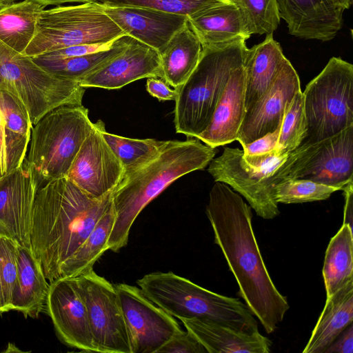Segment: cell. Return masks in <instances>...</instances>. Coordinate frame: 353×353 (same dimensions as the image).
Masks as SVG:
<instances>
[{"instance_id":"43","label":"cell","mask_w":353,"mask_h":353,"mask_svg":"<svg viewBox=\"0 0 353 353\" xmlns=\"http://www.w3.org/2000/svg\"><path fill=\"white\" fill-rule=\"evenodd\" d=\"M353 325H349L327 347L324 353H352Z\"/></svg>"},{"instance_id":"13","label":"cell","mask_w":353,"mask_h":353,"mask_svg":"<svg viewBox=\"0 0 353 353\" xmlns=\"http://www.w3.org/2000/svg\"><path fill=\"white\" fill-rule=\"evenodd\" d=\"M129 331L132 353H157L181 330L174 317L152 303L139 288L114 285Z\"/></svg>"},{"instance_id":"45","label":"cell","mask_w":353,"mask_h":353,"mask_svg":"<svg viewBox=\"0 0 353 353\" xmlns=\"http://www.w3.org/2000/svg\"><path fill=\"white\" fill-rule=\"evenodd\" d=\"M0 165L1 176L6 172V148L5 135V120L0 108Z\"/></svg>"},{"instance_id":"21","label":"cell","mask_w":353,"mask_h":353,"mask_svg":"<svg viewBox=\"0 0 353 353\" xmlns=\"http://www.w3.org/2000/svg\"><path fill=\"white\" fill-rule=\"evenodd\" d=\"M202 48L230 44L250 37L242 14L230 0H217L188 16Z\"/></svg>"},{"instance_id":"42","label":"cell","mask_w":353,"mask_h":353,"mask_svg":"<svg viewBox=\"0 0 353 353\" xmlns=\"http://www.w3.org/2000/svg\"><path fill=\"white\" fill-rule=\"evenodd\" d=\"M146 89L150 95L159 101H175L178 94V89L170 88L164 80L157 77L148 78Z\"/></svg>"},{"instance_id":"51","label":"cell","mask_w":353,"mask_h":353,"mask_svg":"<svg viewBox=\"0 0 353 353\" xmlns=\"http://www.w3.org/2000/svg\"><path fill=\"white\" fill-rule=\"evenodd\" d=\"M1 176V165H0V177Z\"/></svg>"},{"instance_id":"36","label":"cell","mask_w":353,"mask_h":353,"mask_svg":"<svg viewBox=\"0 0 353 353\" xmlns=\"http://www.w3.org/2000/svg\"><path fill=\"white\" fill-rule=\"evenodd\" d=\"M339 190L334 187L305 179H284L274 188L273 196L279 203H301L327 199Z\"/></svg>"},{"instance_id":"28","label":"cell","mask_w":353,"mask_h":353,"mask_svg":"<svg viewBox=\"0 0 353 353\" xmlns=\"http://www.w3.org/2000/svg\"><path fill=\"white\" fill-rule=\"evenodd\" d=\"M46 6L23 0L0 7V41L23 54L33 39L39 14Z\"/></svg>"},{"instance_id":"8","label":"cell","mask_w":353,"mask_h":353,"mask_svg":"<svg viewBox=\"0 0 353 353\" xmlns=\"http://www.w3.org/2000/svg\"><path fill=\"white\" fill-rule=\"evenodd\" d=\"M303 94L307 132L300 145H310L353 125V65L332 57Z\"/></svg>"},{"instance_id":"18","label":"cell","mask_w":353,"mask_h":353,"mask_svg":"<svg viewBox=\"0 0 353 353\" xmlns=\"http://www.w3.org/2000/svg\"><path fill=\"white\" fill-rule=\"evenodd\" d=\"M150 77L163 80L159 52L131 37L122 52L85 76L79 84L85 88L112 90Z\"/></svg>"},{"instance_id":"40","label":"cell","mask_w":353,"mask_h":353,"mask_svg":"<svg viewBox=\"0 0 353 353\" xmlns=\"http://www.w3.org/2000/svg\"><path fill=\"white\" fill-rule=\"evenodd\" d=\"M208 353L204 346L189 331L180 330L172 336L157 353Z\"/></svg>"},{"instance_id":"48","label":"cell","mask_w":353,"mask_h":353,"mask_svg":"<svg viewBox=\"0 0 353 353\" xmlns=\"http://www.w3.org/2000/svg\"><path fill=\"white\" fill-rule=\"evenodd\" d=\"M6 312L0 275V314Z\"/></svg>"},{"instance_id":"38","label":"cell","mask_w":353,"mask_h":353,"mask_svg":"<svg viewBox=\"0 0 353 353\" xmlns=\"http://www.w3.org/2000/svg\"><path fill=\"white\" fill-rule=\"evenodd\" d=\"M0 275L6 312L11 310L14 287L18 275L17 245L0 234Z\"/></svg>"},{"instance_id":"41","label":"cell","mask_w":353,"mask_h":353,"mask_svg":"<svg viewBox=\"0 0 353 353\" xmlns=\"http://www.w3.org/2000/svg\"><path fill=\"white\" fill-rule=\"evenodd\" d=\"M110 43L106 45L72 46L41 54V56L52 59H60L82 56L105 49L109 46Z\"/></svg>"},{"instance_id":"24","label":"cell","mask_w":353,"mask_h":353,"mask_svg":"<svg viewBox=\"0 0 353 353\" xmlns=\"http://www.w3.org/2000/svg\"><path fill=\"white\" fill-rule=\"evenodd\" d=\"M285 59L272 34L248 49L243 63L245 111L270 88Z\"/></svg>"},{"instance_id":"10","label":"cell","mask_w":353,"mask_h":353,"mask_svg":"<svg viewBox=\"0 0 353 353\" xmlns=\"http://www.w3.org/2000/svg\"><path fill=\"white\" fill-rule=\"evenodd\" d=\"M276 183L305 179L342 190L353 181V125L310 145H300L277 166Z\"/></svg>"},{"instance_id":"7","label":"cell","mask_w":353,"mask_h":353,"mask_svg":"<svg viewBox=\"0 0 353 353\" xmlns=\"http://www.w3.org/2000/svg\"><path fill=\"white\" fill-rule=\"evenodd\" d=\"M0 90L26 109L33 126L57 108L82 105L85 88L48 72L32 57L18 53L0 41Z\"/></svg>"},{"instance_id":"22","label":"cell","mask_w":353,"mask_h":353,"mask_svg":"<svg viewBox=\"0 0 353 353\" xmlns=\"http://www.w3.org/2000/svg\"><path fill=\"white\" fill-rule=\"evenodd\" d=\"M245 90L243 65L232 72L208 127L196 139L212 148L225 145L237 139L245 112Z\"/></svg>"},{"instance_id":"34","label":"cell","mask_w":353,"mask_h":353,"mask_svg":"<svg viewBox=\"0 0 353 353\" xmlns=\"http://www.w3.org/2000/svg\"><path fill=\"white\" fill-rule=\"evenodd\" d=\"M306 132L307 122L301 90L294 94L285 110L276 148V156L288 154L299 148Z\"/></svg>"},{"instance_id":"37","label":"cell","mask_w":353,"mask_h":353,"mask_svg":"<svg viewBox=\"0 0 353 353\" xmlns=\"http://www.w3.org/2000/svg\"><path fill=\"white\" fill-rule=\"evenodd\" d=\"M217 0H93L104 6L138 7L184 16L196 12Z\"/></svg>"},{"instance_id":"32","label":"cell","mask_w":353,"mask_h":353,"mask_svg":"<svg viewBox=\"0 0 353 353\" xmlns=\"http://www.w3.org/2000/svg\"><path fill=\"white\" fill-rule=\"evenodd\" d=\"M115 218L112 203L99 219L85 240L63 264L59 278L75 277L92 268L108 250V240Z\"/></svg>"},{"instance_id":"16","label":"cell","mask_w":353,"mask_h":353,"mask_svg":"<svg viewBox=\"0 0 353 353\" xmlns=\"http://www.w3.org/2000/svg\"><path fill=\"white\" fill-rule=\"evenodd\" d=\"M46 309L63 343L96 352L86 307L75 277H61L50 282Z\"/></svg>"},{"instance_id":"17","label":"cell","mask_w":353,"mask_h":353,"mask_svg":"<svg viewBox=\"0 0 353 353\" xmlns=\"http://www.w3.org/2000/svg\"><path fill=\"white\" fill-rule=\"evenodd\" d=\"M299 90V75L285 57L270 88L245 111L236 140L243 146L279 128L287 106Z\"/></svg>"},{"instance_id":"3","label":"cell","mask_w":353,"mask_h":353,"mask_svg":"<svg viewBox=\"0 0 353 353\" xmlns=\"http://www.w3.org/2000/svg\"><path fill=\"white\" fill-rule=\"evenodd\" d=\"M216 151L196 138L165 141L154 159L125 175L112 192L115 218L108 250L117 252L125 247L132 225L143 209L181 176L205 168Z\"/></svg>"},{"instance_id":"2","label":"cell","mask_w":353,"mask_h":353,"mask_svg":"<svg viewBox=\"0 0 353 353\" xmlns=\"http://www.w3.org/2000/svg\"><path fill=\"white\" fill-rule=\"evenodd\" d=\"M112 192L100 199L92 197L66 176L39 188L33 207L30 245L48 281L59 278L63 264L112 203Z\"/></svg>"},{"instance_id":"11","label":"cell","mask_w":353,"mask_h":353,"mask_svg":"<svg viewBox=\"0 0 353 353\" xmlns=\"http://www.w3.org/2000/svg\"><path fill=\"white\" fill-rule=\"evenodd\" d=\"M75 278L86 307L96 352L132 353L114 285L98 275L93 268Z\"/></svg>"},{"instance_id":"44","label":"cell","mask_w":353,"mask_h":353,"mask_svg":"<svg viewBox=\"0 0 353 353\" xmlns=\"http://www.w3.org/2000/svg\"><path fill=\"white\" fill-rule=\"evenodd\" d=\"M342 190L345 197L343 224L352 228L353 181H350Z\"/></svg>"},{"instance_id":"33","label":"cell","mask_w":353,"mask_h":353,"mask_svg":"<svg viewBox=\"0 0 353 353\" xmlns=\"http://www.w3.org/2000/svg\"><path fill=\"white\" fill-rule=\"evenodd\" d=\"M103 136L124 168V175L144 166L160 152L165 141L154 139H132L111 134L105 130Z\"/></svg>"},{"instance_id":"1","label":"cell","mask_w":353,"mask_h":353,"mask_svg":"<svg viewBox=\"0 0 353 353\" xmlns=\"http://www.w3.org/2000/svg\"><path fill=\"white\" fill-rule=\"evenodd\" d=\"M219 246L239 285V294L268 334L274 332L290 308L274 284L252 228V213L237 193L215 181L205 209Z\"/></svg>"},{"instance_id":"50","label":"cell","mask_w":353,"mask_h":353,"mask_svg":"<svg viewBox=\"0 0 353 353\" xmlns=\"http://www.w3.org/2000/svg\"><path fill=\"white\" fill-rule=\"evenodd\" d=\"M1 0H0V7L2 6Z\"/></svg>"},{"instance_id":"35","label":"cell","mask_w":353,"mask_h":353,"mask_svg":"<svg viewBox=\"0 0 353 353\" xmlns=\"http://www.w3.org/2000/svg\"><path fill=\"white\" fill-rule=\"evenodd\" d=\"M230 1L240 10L250 35H268L277 29L281 18L276 0Z\"/></svg>"},{"instance_id":"14","label":"cell","mask_w":353,"mask_h":353,"mask_svg":"<svg viewBox=\"0 0 353 353\" xmlns=\"http://www.w3.org/2000/svg\"><path fill=\"white\" fill-rule=\"evenodd\" d=\"M104 123L99 120L83 141L66 177L92 197L112 192L123 179L124 168L105 141Z\"/></svg>"},{"instance_id":"15","label":"cell","mask_w":353,"mask_h":353,"mask_svg":"<svg viewBox=\"0 0 353 353\" xmlns=\"http://www.w3.org/2000/svg\"><path fill=\"white\" fill-rule=\"evenodd\" d=\"M39 187L24 161L0 177V234L30 249L33 207Z\"/></svg>"},{"instance_id":"25","label":"cell","mask_w":353,"mask_h":353,"mask_svg":"<svg viewBox=\"0 0 353 353\" xmlns=\"http://www.w3.org/2000/svg\"><path fill=\"white\" fill-rule=\"evenodd\" d=\"M18 275L14 287L11 310L26 318H37L46 307L49 284L30 248L17 245Z\"/></svg>"},{"instance_id":"47","label":"cell","mask_w":353,"mask_h":353,"mask_svg":"<svg viewBox=\"0 0 353 353\" xmlns=\"http://www.w3.org/2000/svg\"><path fill=\"white\" fill-rule=\"evenodd\" d=\"M334 4L341 9L345 10L349 9L352 5L353 0H332Z\"/></svg>"},{"instance_id":"29","label":"cell","mask_w":353,"mask_h":353,"mask_svg":"<svg viewBox=\"0 0 353 353\" xmlns=\"http://www.w3.org/2000/svg\"><path fill=\"white\" fill-rule=\"evenodd\" d=\"M0 108L5 120L7 174L23 164L33 126L26 109L11 95L1 90Z\"/></svg>"},{"instance_id":"12","label":"cell","mask_w":353,"mask_h":353,"mask_svg":"<svg viewBox=\"0 0 353 353\" xmlns=\"http://www.w3.org/2000/svg\"><path fill=\"white\" fill-rule=\"evenodd\" d=\"M287 155L279 157L266 169L256 170L245 163L243 150L225 147L221 156L210 162L208 172L215 181L229 185L241 194L259 216L272 219L280 212L270 175Z\"/></svg>"},{"instance_id":"9","label":"cell","mask_w":353,"mask_h":353,"mask_svg":"<svg viewBox=\"0 0 353 353\" xmlns=\"http://www.w3.org/2000/svg\"><path fill=\"white\" fill-rule=\"evenodd\" d=\"M125 34L94 2L57 6L39 14L25 56L34 57L78 45H106Z\"/></svg>"},{"instance_id":"39","label":"cell","mask_w":353,"mask_h":353,"mask_svg":"<svg viewBox=\"0 0 353 353\" xmlns=\"http://www.w3.org/2000/svg\"><path fill=\"white\" fill-rule=\"evenodd\" d=\"M279 129L242 146L243 157L248 165L256 170L266 169L281 157L276 154Z\"/></svg>"},{"instance_id":"23","label":"cell","mask_w":353,"mask_h":353,"mask_svg":"<svg viewBox=\"0 0 353 353\" xmlns=\"http://www.w3.org/2000/svg\"><path fill=\"white\" fill-rule=\"evenodd\" d=\"M208 353H269L272 341L259 332L247 333L216 323L180 320Z\"/></svg>"},{"instance_id":"26","label":"cell","mask_w":353,"mask_h":353,"mask_svg":"<svg viewBox=\"0 0 353 353\" xmlns=\"http://www.w3.org/2000/svg\"><path fill=\"white\" fill-rule=\"evenodd\" d=\"M353 320V281L326 299L303 353H324Z\"/></svg>"},{"instance_id":"46","label":"cell","mask_w":353,"mask_h":353,"mask_svg":"<svg viewBox=\"0 0 353 353\" xmlns=\"http://www.w3.org/2000/svg\"><path fill=\"white\" fill-rule=\"evenodd\" d=\"M43 5L46 7L48 6H59L65 3H72V2H79V3H88V2H93V0H35Z\"/></svg>"},{"instance_id":"4","label":"cell","mask_w":353,"mask_h":353,"mask_svg":"<svg viewBox=\"0 0 353 353\" xmlns=\"http://www.w3.org/2000/svg\"><path fill=\"white\" fill-rule=\"evenodd\" d=\"M137 283L144 295L170 315L181 319L216 323L254 333L258 323L246 304L205 288L172 272H154Z\"/></svg>"},{"instance_id":"5","label":"cell","mask_w":353,"mask_h":353,"mask_svg":"<svg viewBox=\"0 0 353 353\" xmlns=\"http://www.w3.org/2000/svg\"><path fill=\"white\" fill-rule=\"evenodd\" d=\"M245 41L202 48L196 67L178 88L174 119L177 133L197 138L208 127L232 72L244 63Z\"/></svg>"},{"instance_id":"49","label":"cell","mask_w":353,"mask_h":353,"mask_svg":"<svg viewBox=\"0 0 353 353\" xmlns=\"http://www.w3.org/2000/svg\"><path fill=\"white\" fill-rule=\"evenodd\" d=\"M14 0H1L2 5H7L9 3H12L14 2Z\"/></svg>"},{"instance_id":"30","label":"cell","mask_w":353,"mask_h":353,"mask_svg":"<svg viewBox=\"0 0 353 353\" xmlns=\"http://www.w3.org/2000/svg\"><path fill=\"white\" fill-rule=\"evenodd\" d=\"M352 228L341 225L327 247L322 274L326 298L353 281Z\"/></svg>"},{"instance_id":"20","label":"cell","mask_w":353,"mask_h":353,"mask_svg":"<svg viewBox=\"0 0 353 353\" xmlns=\"http://www.w3.org/2000/svg\"><path fill=\"white\" fill-rule=\"evenodd\" d=\"M105 13L123 33L159 52L188 21V17L138 7L104 6Z\"/></svg>"},{"instance_id":"27","label":"cell","mask_w":353,"mask_h":353,"mask_svg":"<svg viewBox=\"0 0 353 353\" xmlns=\"http://www.w3.org/2000/svg\"><path fill=\"white\" fill-rule=\"evenodd\" d=\"M201 51V44L187 21L159 52L163 80L179 88L196 67Z\"/></svg>"},{"instance_id":"6","label":"cell","mask_w":353,"mask_h":353,"mask_svg":"<svg viewBox=\"0 0 353 353\" xmlns=\"http://www.w3.org/2000/svg\"><path fill=\"white\" fill-rule=\"evenodd\" d=\"M93 126L82 105L57 108L33 125L24 162L40 186L67 176Z\"/></svg>"},{"instance_id":"31","label":"cell","mask_w":353,"mask_h":353,"mask_svg":"<svg viewBox=\"0 0 353 353\" xmlns=\"http://www.w3.org/2000/svg\"><path fill=\"white\" fill-rule=\"evenodd\" d=\"M130 39L131 37L124 34L112 41L105 49L82 56L52 59L40 55L32 59L48 72L79 83L88 74L122 52Z\"/></svg>"},{"instance_id":"19","label":"cell","mask_w":353,"mask_h":353,"mask_svg":"<svg viewBox=\"0 0 353 353\" xmlns=\"http://www.w3.org/2000/svg\"><path fill=\"white\" fill-rule=\"evenodd\" d=\"M288 32L298 38L332 40L343 27V10L332 0H276Z\"/></svg>"}]
</instances>
